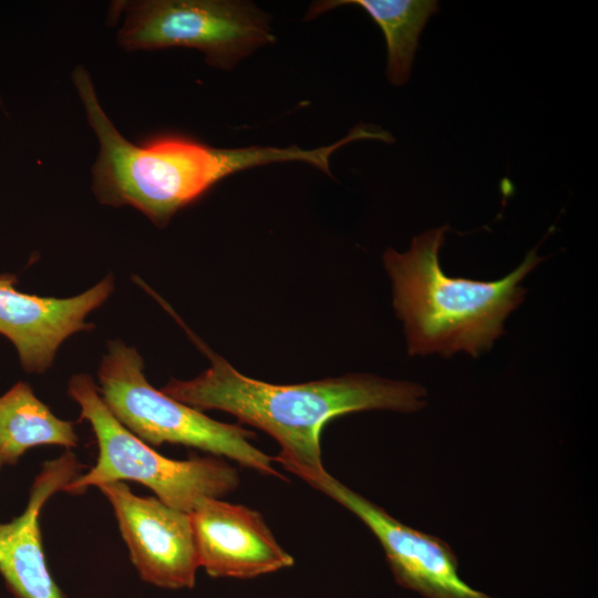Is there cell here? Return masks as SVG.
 Listing matches in <instances>:
<instances>
[{
	"label": "cell",
	"instance_id": "ba28073f",
	"mask_svg": "<svg viewBox=\"0 0 598 598\" xmlns=\"http://www.w3.org/2000/svg\"><path fill=\"white\" fill-rule=\"evenodd\" d=\"M97 488L113 508L140 577L162 588H193L200 566L190 514L135 495L124 482Z\"/></svg>",
	"mask_w": 598,
	"mask_h": 598
},
{
	"label": "cell",
	"instance_id": "30bf717a",
	"mask_svg": "<svg viewBox=\"0 0 598 598\" xmlns=\"http://www.w3.org/2000/svg\"><path fill=\"white\" fill-rule=\"evenodd\" d=\"M189 514L199 566L210 577L248 579L295 564L255 509L209 497Z\"/></svg>",
	"mask_w": 598,
	"mask_h": 598
},
{
	"label": "cell",
	"instance_id": "4fadbf2b",
	"mask_svg": "<svg viewBox=\"0 0 598 598\" xmlns=\"http://www.w3.org/2000/svg\"><path fill=\"white\" fill-rule=\"evenodd\" d=\"M359 6L382 30L388 48L386 75L391 84L408 82L419 35L427 19L437 12L434 0H332L312 4L307 18L338 6Z\"/></svg>",
	"mask_w": 598,
	"mask_h": 598
},
{
	"label": "cell",
	"instance_id": "6da1fadb",
	"mask_svg": "<svg viewBox=\"0 0 598 598\" xmlns=\"http://www.w3.org/2000/svg\"><path fill=\"white\" fill-rule=\"evenodd\" d=\"M195 339V338H194ZM210 367L192 380L171 379L161 389L196 410H220L272 436L281 450L272 461L283 468H320V434L331 419L365 410L414 412L426 390L410 381L348 374L298 384H271L237 371L195 339Z\"/></svg>",
	"mask_w": 598,
	"mask_h": 598
},
{
	"label": "cell",
	"instance_id": "9c48e42d",
	"mask_svg": "<svg viewBox=\"0 0 598 598\" xmlns=\"http://www.w3.org/2000/svg\"><path fill=\"white\" fill-rule=\"evenodd\" d=\"M12 274H0V334L14 346L29 373H42L53 363L59 347L72 334L91 330L86 316L101 307L114 289L112 275L70 298L20 292Z\"/></svg>",
	"mask_w": 598,
	"mask_h": 598
},
{
	"label": "cell",
	"instance_id": "8992f818",
	"mask_svg": "<svg viewBox=\"0 0 598 598\" xmlns=\"http://www.w3.org/2000/svg\"><path fill=\"white\" fill-rule=\"evenodd\" d=\"M125 4L118 43L128 51L194 48L204 52L209 65L229 70L275 41L269 16L249 2L147 0Z\"/></svg>",
	"mask_w": 598,
	"mask_h": 598
},
{
	"label": "cell",
	"instance_id": "7c38bea8",
	"mask_svg": "<svg viewBox=\"0 0 598 598\" xmlns=\"http://www.w3.org/2000/svg\"><path fill=\"white\" fill-rule=\"evenodd\" d=\"M78 443L73 423L59 419L27 382H17L0 396V472L31 447L71 448Z\"/></svg>",
	"mask_w": 598,
	"mask_h": 598
},
{
	"label": "cell",
	"instance_id": "52a82bcc",
	"mask_svg": "<svg viewBox=\"0 0 598 598\" xmlns=\"http://www.w3.org/2000/svg\"><path fill=\"white\" fill-rule=\"evenodd\" d=\"M358 516L382 545L396 582L425 598H493L465 582L453 549L441 538L402 524L330 475L324 467L286 468Z\"/></svg>",
	"mask_w": 598,
	"mask_h": 598
},
{
	"label": "cell",
	"instance_id": "3957f363",
	"mask_svg": "<svg viewBox=\"0 0 598 598\" xmlns=\"http://www.w3.org/2000/svg\"><path fill=\"white\" fill-rule=\"evenodd\" d=\"M447 226L414 237L405 252L383 255L393 306L402 320L410 355L465 352L477 358L504 333V323L524 300L520 281L540 262L535 250L496 281L447 276L439 260Z\"/></svg>",
	"mask_w": 598,
	"mask_h": 598
},
{
	"label": "cell",
	"instance_id": "277c9868",
	"mask_svg": "<svg viewBox=\"0 0 598 598\" xmlns=\"http://www.w3.org/2000/svg\"><path fill=\"white\" fill-rule=\"evenodd\" d=\"M68 394L80 405V420L90 423L99 455L95 465L64 492L81 495L103 483L132 481L152 489L167 506L190 513L203 498H220L238 487V472L220 457L172 460L133 434L109 410L89 374L73 375Z\"/></svg>",
	"mask_w": 598,
	"mask_h": 598
},
{
	"label": "cell",
	"instance_id": "8fae6325",
	"mask_svg": "<svg viewBox=\"0 0 598 598\" xmlns=\"http://www.w3.org/2000/svg\"><path fill=\"white\" fill-rule=\"evenodd\" d=\"M84 467L70 450L44 462L30 487L23 513L0 523V574L16 598H66L47 565L40 515L49 498L64 492Z\"/></svg>",
	"mask_w": 598,
	"mask_h": 598
},
{
	"label": "cell",
	"instance_id": "7a4b0ae2",
	"mask_svg": "<svg viewBox=\"0 0 598 598\" xmlns=\"http://www.w3.org/2000/svg\"><path fill=\"white\" fill-rule=\"evenodd\" d=\"M73 81L100 142L93 166L96 198L105 205H130L158 227H165L177 210L239 171L289 161L306 162L324 173L329 169L331 146L216 148L179 136H162L134 145L102 110L83 66L74 69Z\"/></svg>",
	"mask_w": 598,
	"mask_h": 598
},
{
	"label": "cell",
	"instance_id": "5b68a950",
	"mask_svg": "<svg viewBox=\"0 0 598 598\" xmlns=\"http://www.w3.org/2000/svg\"><path fill=\"white\" fill-rule=\"evenodd\" d=\"M143 359L120 340L107 343L97 371V390L113 415L147 444H181L279 478L272 457L251 444L256 434L210 419L202 411L155 389L144 374Z\"/></svg>",
	"mask_w": 598,
	"mask_h": 598
}]
</instances>
